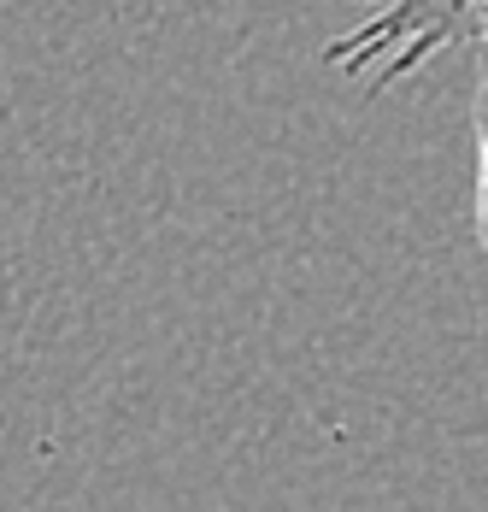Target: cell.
Listing matches in <instances>:
<instances>
[{
	"label": "cell",
	"mask_w": 488,
	"mask_h": 512,
	"mask_svg": "<svg viewBox=\"0 0 488 512\" xmlns=\"http://www.w3.org/2000/svg\"><path fill=\"white\" fill-rule=\"evenodd\" d=\"M447 48H488V0H365V18L324 59L365 95H383Z\"/></svg>",
	"instance_id": "obj_1"
},
{
	"label": "cell",
	"mask_w": 488,
	"mask_h": 512,
	"mask_svg": "<svg viewBox=\"0 0 488 512\" xmlns=\"http://www.w3.org/2000/svg\"><path fill=\"white\" fill-rule=\"evenodd\" d=\"M477 101H471V124H477V230L488 248V48H477Z\"/></svg>",
	"instance_id": "obj_2"
}]
</instances>
